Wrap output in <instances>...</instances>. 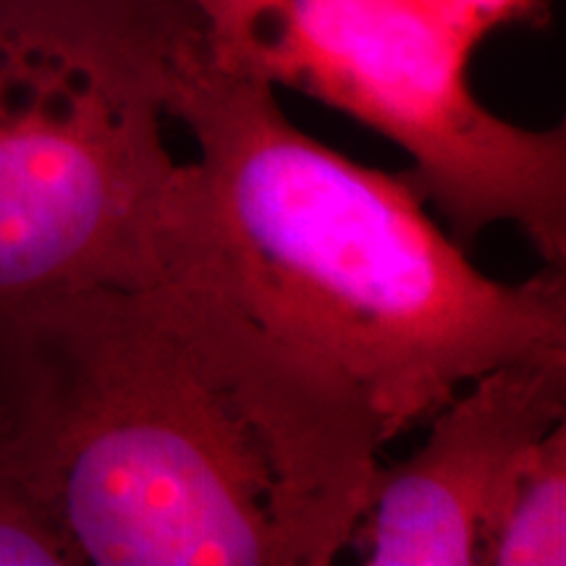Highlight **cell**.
Listing matches in <instances>:
<instances>
[{
    "instance_id": "3957f363",
    "label": "cell",
    "mask_w": 566,
    "mask_h": 566,
    "mask_svg": "<svg viewBox=\"0 0 566 566\" xmlns=\"http://www.w3.org/2000/svg\"><path fill=\"white\" fill-rule=\"evenodd\" d=\"M189 0H0V315L171 273Z\"/></svg>"
},
{
    "instance_id": "52a82bcc",
    "label": "cell",
    "mask_w": 566,
    "mask_h": 566,
    "mask_svg": "<svg viewBox=\"0 0 566 566\" xmlns=\"http://www.w3.org/2000/svg\"><path fill=\"white\" fill-rule=\"evenodd\" d=\"M0 564L82 566L51 509L0 446Z\"/></svg>"
},
{
    "instance_id": "6da1fadb",
    "label": "cell",
    "mask_w": 566,
    "mask_h": 566,
    "mask_svg": "<svg viewBox=\"0 0 566 566\" xmlns=\"http://www.w3.org/2000/svg\"><path fill=\"white\" fill-rule=\"evenodd\" d=\"M386 443L342 373L187 275L0 315V446L80 564H334Z\"/></svg>"
},
{
    "instance_id": "8992f818",
    "label": "cell",
    "mask_w": 566,
    "mask_h": 566,
    "mask_svg": "<svg viewBox=\"0 0 566 566\" xmlns=\"http://www.w3.org/2000/svg\"><path fill=\"white\" fill-rule=\"evenodd\" d=\"M566 564V422L543 436L495 509L478 566Z\"/></svg>"
},
{
    "instance_id": "ba28073f",
    "label": "cell",
    "mask_w": 566,
    "mask_h": 566,
    "mask_svg": "<svg viewBox=\"0 0 566 566\" xmlns=\"http://www.w3.org/2000/svg\"><path fill=\"white\" fill-rule=\"evenodd\" d=\"M451 17H457L464 27L485 38L488 32L499 30L514 21H530L543 11L546 0H436Z\"/></svg>"
},
{
    "instance_id": "7a4b0ae2",
    "label": "cell",
    "mask_w": 566,
    "mask_h": 566,
    "mask_svg": "<svg viewBox=\"0 0 566 566\" xmlns=\"http://www.w3.org/2000/svg\"><path fill=\"white\" fill-rule=\"evenodd\" d=\"M168 116L192 134L171 273L202 281L342 373L388 441L493 367L566 357V275L480 273L412 184L296 129L268 82L218 66L200 30L171 66Z\"/></svg>"
},
{
    "instance_id": "5b68a950",
    "label": "cell",
    "mask_w": 566,
    "mask_h": 566,
    "mask_svg": "<svg viewBox=\"0 0 566 566\" xmlns=\"http://www.w3.org/2000/svg\"><path fill=\"white\" fill-rule=\"evenodd\" d=\"M566 420V357L493 367L428 417L412 457L375 475L354 541L370 566H478L527 451Z\"/></svg>"
},
{
    "instance_id": "277c9868",
    "label": "cell",
    "mask_w": 566,
    "mask_h": 566,
    "mask_svg": "<svg viewBox=\"0 0 566 566\" xmlns=\"http://www.w3.org/2000/svg\"><path fill=\"white\" fill-rule=\"evenodd\" d=\"M218 66L296 90L412 158L459 244L512 223L566 263V132L495 116L467 82L483 40L436 0H189Z\"/></svg>"
}]
</instances>
